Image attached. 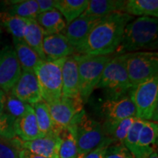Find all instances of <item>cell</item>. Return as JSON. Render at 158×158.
I'll return each instance as SVG.
<instances>
[{
  "instance_id": "cell-14",
  "label": "cell",
  "mask_w": 158,
  "mask_h": 158,
  "mask_svg": "<svg viewBox=\"0 0 158 158\" xmlns=\"http://www.w3.org/2000/svg\"><path fill=\"white\" fill-rule=\"evenodd\" d=\"M43 51L46 60L50 61L76 54L75 48L62 33L45 35L43 43Z\"/></svg>"
},
{
  "instance_id": "cell-30",
  "label": "cell",
  "mask_w": 158,
  "mask_h": 158,
  "mask_svg": "<svg viewBox=\"0 0 158 158\" xmlns=\"http://www.w3.org/2000/svg\"><path fill=\"white\" fill-rule=\"evenodd\" d=\"M2 103L4 110L12 118L15 120V122L22 116L30 106V105L21 101L10 92L5 93Z\"/></svg>"
},
{
  "instance_id": "cell-23",
  "label": "cell",
  "mask_w": 158,
  "mask_h": 158,
  "mask_svg": "<svg viewBox=\"0 0 158 158\" xmlns=\"http://www.w3.org/2000/svg\"><path fill=\"white\" fill-rule=\"evenodd\" d=\"M36 21L44 30L45 35L59 34L65 31L67 27L64 18L56 9L40 13Z\"/></svg>"
},
{
  "instance_id": "cell-24",
  "label": "cell",
  "mask_w": 158,
  "mask_h": 158,
  "mask_svg": "<svg viewBox=\"0 0 158 158\" xmlns=\"http://www.w3.org/2000/svg\"><path fill=\"white\" fill-rule=\"evenodd\" d=\"M14 50L22 70H32L42 61L38 54L23 40L13 39Z\"/></svg>"
},
{
  "instance_id": "cell-17",
  "label": "cell",
  "mask_w": 158,
  "mask_h": 158,
  "mask_svg": "<svg viewBox=\"0 0 158 158\" xmlns=\"http://www.w3.org/2000/svg\"><path fill=\"white\" fill-rule=\"evenodd\" d=\"M14 128L15 135L22 141H32L44 136L40 131L35 110L31 106L22 116L15 120Z\"/></svg>"
},
{
  "instance_id": "cell-31",
  "label": "cell",
  "mask_w": 158,
  "mask_h": 158,
  "mask_svg": "<svg viewBox=\"0 0 158 158\" xmlns=\"http://www.w3.org/2000/svg\"><path fill=\"white\" fill-rule=\"evenodd\" d=\"M2 102L3 100H0V138L11 141L16 138L14 128L15 120L4 110Z\"/></svg>"
},
{
  "instance_id": "cell-10",
  "label": "cell",
  "mask_w": 158,
  "mask_h": 158,
  "mask_svg": "<svg viewBox=\"0 0 158 158\" xmlns=\"http://www.w3.org/2000/svg\"><path fill=\"white\" fill-rule=\"evenodd\" d=\"M21 72L13 46L5 45L0 49V89L5 93L10 92L21 77Z\"/></svg>"
},
{
  "instance_id": "cell-5",
  "label": "cell",
  "mask_w": 158,
  "mask_h": 158,
  "mask_svg": "<svg viewBox=\"0 0 158 158\" xmlns=\"http://www.w3.org/2000/svg\"><path fill=\"white\" fill-rule=\"evenodd\" d=\"M66 58L54 61L42 60L33 70L43 100L46 103L62 98V67Z\"/></svg>"
},
{
  "instance_id": "cell-36",
  "label": "cell",
  "mask_w": 158,
  "mask_h": 158,
  "mask_svg": "<svg viewBox=\"0 0 158 158\" xmlns=\"http://www.w3.org/2000/svg\"><path fill=\"white\" fill-rule=\"evenodd\" d=\"M40 13L53 10L56 8L57 0H37Z\"/></svg>"
},
{
  "instance_id": "cell-19",
  "label": "cell",
  "mask_w": 158,
  "mask_h": 158,
  "mask_svg": "<svg viewBox=\"0 0 158 158\" xmlns=\"http://www.w3.org/2000/svg\"><path fill=\"white\" fill-rule=\"evenodd\" d=\"M126 1L122 0H89L83 15L102 18L115 12H124Z\"/></svg>"
},
{
  "instance_id": "cell-13",
  "label": "cell",
  "mask_w": 158,
  "mask_h": 158,
  "mask_svg": "<svg viewBox=\"0 0 158 158\" xmlns=\"http://www.w3.org/2000/svg\"><path fill=\"white\" fill-rule=\"evenodd\" d=\"M101 111L105 121L117 122L136 116L135 106L129 94L114 98H107L102 102Z\"/></svg>"
},
{
  "instance_id": "cell-28",
  "label": "cell",
  "mask_w": 158,
  "mask_h": 158,
  "mask_svg": "<svg viewBox=\"0 0 158 158\" xmlns=\"http://www.w3.org/2000/svg\"><path fill=\"white\" fill-rule=\"evenodd\" d=\"M59 135L61 143L59 158H77L78 152L75 125L63 129Z\"/></svg>"
},
{
  "instance_id": "cell-33",
  "label": "cell",
  "mask_w": 158,
  "mask_h": 158,
  "mask_svg": "<svg viewBox=\"0 0 158 158\" xmlns=\"http://www.w3.org/2000/svg\"><path fill=\"white\" fill-rule=\"evenodd\" d=\"M104 158H135L124 144L112 143L106 148Z\"/></svg>"
},
{
  "instance_id": "cell-11",
  "label": "cell",
  "mask_w": 158,
  "mask_h": 158,
  "mask_svg": "<svg viewBox=\"0 0 158 158\" xmlns=\"http://www.w3.org/2000/svg\"><path fill=\"white\" fill-rule=\"evenodd\" d=\"M10 92L30 106L43 101L38 81L32 70H22L21 77Z\"/></svg>"
},
{
  "instance_id": "cell-2",
  "label": "cell",
  "mask_w": 158,
  "mask_h": 158,
  "mask_svg": "<svg viewBox=\"0 0 158 158\" xmlns=\"http://www.w3.org/2000/svg\"><path fill=\"white\" fill-rule=\"evenodd\" d=\"M157 18L138 17L125 27L122 41L114 55L157 48Z\"/></svg>"
},
{
  "instance_id": "cell-12",
  "label": "cell",
  "mask_w": 158,
  "mask_h": 158,
  "mask_svg": "<svg viewBox=\"0 0 158 158\" xmlns=\"http://www.w3.org/2000/svg\"><path fill=\"white\" fill-rule=\"evenodd\" d=\"M12 141L19 149H27L46 158H59L61 138L57 134H49L29 141H22L15 138Z\"/></svg>"
},
{
  "instance_id": "cell-15",
  "label": "cell",
  "mask_w": 158,
  "mask_h": 158,
  "mask_svg": "<svg viewBox=\"0 0 158 158\" xmlns=\"http://www.w3.org/2000/svg\"><path fill=\"white\" fill-rule=\"evenodd\" d=\"M102 18L81 15L67 26L64 35L74 48L81 44Z\"/></svg>"
},
{
  "instance_id": "cell-32",
  "label": "cell",
  "mask_w": 158,
  "mask_h": 158,
  "mask_svg": "<svg viewBox=\"0 0 158 158\" xmlns=\"http://www.w3.org/2000/svg\"><path fill=\"white\" fill-rule=\"evenodd\" d=\"M144 122H145L144 120L140 119L138 118H136V120L134 122L131 128L128 132L127 137H126L123 143L124 145L132 153V155L135 158L137 157L138 154V142L140 132H141Z\"/></svg>"
},
{
  "instance_id": "cell-38",
  "label": "cell",
  "mask_w": 158,
  "mask_h": 158,
  "mask_svg": "<svg viewBox=\"0 0 158 158\" xmlns=\"http://www.w3.org/2000/svg\"><path fill=\"white\" fill-rule=\"evenodd\" d=\"M145 158H158L157 151L155 150V151H154L153 152H152L149 155H148L147 157H146Z\"/></svg>"
},
{
  "instance_id": "cell-4",
  "label": "cell",
  "mask_w": 158,
  "mask_h": 158,
  "mask_svg": "<svg viewBox=\"0 0 158 158\" xmlns=\"http://www.w3.org/2000/svg\"><path fill=\"white\" fill-rule=\"evenodd\" d=\"M78 65L79 90L84 103H86L98 86L105 66L112 55L94 56L86 54H74Z\"/></svg>"
},
{
  "instance_id": "cell-16",
  "label": "cell",
  "mask_w": 158,
  "mask_h": 158,
  "mask_svg": "<svg viewBox=\"0 0 158 158\" xmlns=\"http://www.w3.org/2000/svg\"><path fill=\"white\" fill-rule=\"evenodd\" d=\"M62 98L81 96L78 65L73 55L67 57L62 67Z\"/></svg>"
},
{
  "instance_id": "cell-8",
  "label": "cell",
  "mask_w": 158,
  "mask_h": 158,
  "mask_svg": "<svg viewBox=\"0 0 158 158\" xmlns=\"http://www.w3.org/2000/svg\"><path fill=\"white\" fill-rule=\"evenodd\" d=\"M78 155H84L106 142H110L104 133L100 122L91 118L85 111L75 124Z\"/></svg>"
},
{
  "instance_id": "cell-22",
  "label": "cell",
  "mask_w": 158,
  "mask_h": 158,
  "mask_svg": "<svg viewBox=\"0 0 158 158\" xmlns=\"http://www.w3.org/2000/svg\"><path fill=\"white\" fill-rule=\"evenodd\" d=\"M35 110V116L39 130L43 135L49 134L60 135L62 129L59 128L53 121L48 104L45 101H40L31 106Z\"/></svg>"
},
{
  "instance_id": "cell-20",
  "label": "cell",
  "mask_w": 158,
  "mask_h": 158,
  "mask_svg": "<svg viewBox=\"0 0 158 158\" xmlns=\"http://www.w3.org/2000/svg\"><path fill=\"white\" fill-rule=\"evenodd\" d=\"M136 118V116H133L117 122L105 121L102 125L106 138L112 143L123 144L128 132Z\"/></svg>"
},
{
  "instance_id": "cell-27",
  "label": "cell",
  "mask_w": 158,
  "mask_h": 158,
  "mask_svg": "<svg viewBox=\"0 0 158 158\" xmlns=\"http://www.w3.org/2000/svg\"><path fill=\"white\" fill-rule=\"evenodd\" d=\"M89 0H57L56 10L65 19L66 24L80 17L88 6Z\"/></svg>"
},
{
  "instance_id": "cell-18",
  "label": "cell",
  "mask_w": 158,
  "mask_h": 158,
  "mask_svg": "<svg viewBox=\"0 0 158 158\" xmlns=\"http://www.w3.org/2000/svg\"><path fill=\"white\" fill-rule=\"evenodd\" d=\"M158 124L157 122L145 121L138 142V154L136 158H145L157 150Z\"/></svg>"
},
{
  "instance_id": "cell-25",
  "label": "cell",
  "mask_w": 158,
  "mask_h": 158,
  "mask_svg": "<svg viewBox=\"0 0 158 158\" xmlns=\"http://www.w3.org/2000/svg\"><path fill=\"white\" fill-rule=\"evenodd\" d=\"M124 13L131 16L158 17L157 0H128L126 1Z\"/></svg>"
},
{
  "instance_id": "cell-21",
  "label": "cell",
  "mask_w": 158,
  "mask_h": 158,
  "mask_svg": "<svg viewBox=\"0 0 158 158\" xmlns=\"http://www.w3.org/2000/svg\"><path fill=\"white\" fill-rule=\"evenodd\" d=\"M45 35L44 30L38 24L36 19L28 20L23 40L38 54L42 60H46L43 51V43Z\"/></svg>"
},
{
  "instance_id": "cell-29",
  "label": "cell",
  "mask_w": 158,
  "mask_h": 158,
  "mask_svg": "<svg viewBox=\"0 0 158 158\" xmlns=\"http://www.w3.org/2000/svg\"><path fill=\"white\" fill-rule=\"evenodd\" d=\"M28 20L16 15H10L5 11L0 12V21L6 30L12 35L13 39L23 40Z\"/></svg>"
},
{
  "instance_id": "cell-26",
  "label": "cell",
  "mask_w": 158,
  "mask_h": 158,
  "mask_svg": "<svg viewBox=\"0 0 158 158\" xmlns=\"http://www.w3.org/2000/svg\"><path fill=\"white\" fill-rule=\"evenodd\" d=\"M5 12L27 19H36L40 14L37 0H19L7 2Z\"/></svg>"
},
{
  "instance_id": "cell-1",
  "label": "cell",
  "mask_w": 158,
  "mask_h": 158,
  "mask_svg": "<svg viewBox=\"0 0 158 158\" xmlns=\"http://www.w3.org/2000/svg\"><path fill=\"white\" fill-rule=\"evenodd\" d=\"M133 16L124 12H115L102 17L81 44L75 48L76 54L112 55L119 45L125 27Z\"/></svg>"
},
{
  "instance_id": "cell-37",
  "label": "cell",
  "mask_w": 158,
  "mask_h": 158,
  "mask_svg": "<svg viewBox=\"0 0 158 158\" xmlns=\"http://www.w3.org/2000/svg\"><path fill=\"white\" fill-rule=\"evenodd\" d=\"M19 158H46L42 156L31 152L29 150L25 149H20L19 150Z\"/></svg>"
},
{
  "instance_id": "cell-7",
  "label": "cell",
  "mask_w": 158,
  "mask_h": 158,
  "mask_svg": "<svg viewBox=\"0 0 158 158\" xmlns=\"http://www.w3.org/2000/svg\"><path fill=\"white\" fill-rule=\"evenodd\" d=\"M126 67L132 87L158 76V54L141 51L127 55Z\"/></svg>"
},
{
  "instance_id": "cell-34",
  "label": "cell",
  "mask_w": 158,
  "mask_h": 158,
  "mask_svg": "<svg viewBox=\"0 0 158 158\" xmlns=\"http://www.w3.org/2000/svg\"><path fill=\"white\" fill-rule=\"evenodd\" d=\"M19 150L12 140L0 138V158H19Z\"/></svg>"
},
{
  "instance_id": "cell-39",
  "label": "cell",
  "mask_w": 158,
  "mask_h": 158,
  "mask_svg": "<svg viewBox=\"0 0 158 158\" xmlns=\"http://www.w3.org/2000/svg\"><path fill=\"white\" fill-rule=\"evenodd\" d=\"M5 92H3L0 89V100H3L4 97H5Z\"/></svg>"
},
{
  "instance_id": "cell-9",
  "label": "cell",
  "mask_w": 158,
  "mask_h": 158,
  "mask_svg": "<svg viewBox=\"0 0 158 158\" xmlns=\"http://www.w3.org/2000/svg\"><path fill=\"white\" fill-rule=\"evenodd\" d=\"M47 104L54 124L62 130L74 126L84 112V103L81 96L62 97L59 100Z\"/></svg>"
},
{
  "instance_id": "cell-6",
  "label": "cell",
  "mask_w": 158,
  "mask_h": 158,
  "mask_svg": "<svg viewBox=\"0 0 158 158\" xmlns=\"http://www.w3.org/2000/svg\"><path fill=\"white\" fill-rule=\"evenodd\" d=\"M128 94L135 106L136 117L144 121L157 122L158 76L133 86Z\"/></svg>"
},
{
  "instance_id": "cell-40",
  "label": "cell",
  "mask_w": 158,
  "mask_h": 158,
  "mask_svg": "<svg viewBox=\"0 0 158 158\" xmlns=\"http://www.w3.org/2000/svg\"><path fill=\"white\" fill-rule=\"evenodd\" d=\"M2 32V29H1V27H0V33Z\"/></svg>"
},
{
  "instance_id": "cell-3",
  "label": "cell",
  "mask_w": 158,
  "mask_h": 158,
  "mask_svg": "<svg viewBox=\"0 0 158 158\" xmlns=\"http://www.w3.org/2000/svg\"><path fill=\"white\" fill-rule=\"evenodd\" d=\"M127 55L128 54L112 56L102 71L96 89L106 90L109 98L124 95L132 88L126 67Z\"/></svg>"
},
{
  "instance_id": "cell-35",
  "label": "cell",
  "mask_w": 158,
  "mask_h": 158,
  "mask_svg": "<svg viewBox=\"0 0 158 158\" xmlns=\"http://www.w3.org/2000/svg\"><path fill=\"white\" fill-rule=\"evenodd\" d=\"M110 144H112L110 142H106L105 143L102 144L101 146L89 152L84 154V155H78L77 158H104L106 148Z\"/></svg>"
}]
</instances>
